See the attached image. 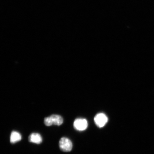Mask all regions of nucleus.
Segmentation results:
<instances>
[{"label":"nucleus","mask_w":154,"mask_h":154,"mask_svg":"<svg viewBox=\"0 0 154 154\" xmlns=\"http://www.w3.org/2000/svg\"><path fill=\"white\" fill-rule=\"evenodd\" d=\"M74 126L77 130L84 131L88 128V122L85 119H77L74 121Z\"/></svg>","instance_id":"obj_4"},{"label":"nucleus","mask_w":154,"mask_h":154,"mask_svg":"<svg viewBox=\"0 0 154 154\" xmlns=\"http://www.w3.org/2000/svg\"><path fill=\"white\" fill-rule=\"evenodd\" d=\"M108 119L106 116L103 113L96 115L94 118V121L96 125L100 128H103L106 124Z\"/></svg>","instance_id":"obj_3"},{"label":"nucleus","mask_w":154,"mask_h":154,"mask_svg":"<svg viewBox=\"0 0 154 154\" xmlns=\"http://www.w3.org/2000/svg\"><path fill=\"white\" fill-rule=\"evenodd\" d=\"M44 124L46 126H50L54 125L60 126L63 122V119L60 116L53 115L44 119Z\"/></svg>","instance_id":"obj_1"},{"label":"nucleus","mask_w":154,"mask_h":154,"mask_svg":"<svg viewBox=\"0 0 154 154\" xmlns=\"http://www.w3.org/2000/svg\"><path fill=\"white\" fill-rule=\"evenodd\" d=\"M60 148L61 151L64 152H70L72 150V141L66 137H63L59 142Z\"/></svg>","instance_id":"obj_2"},{"label":"nucleus","mask_w":154,"mask_h":154,"mask_svg":"<svg viewBox=\"0 0 154 154\" xmlns=\"http://www.w3.org/2000/svg\"><path fill=\"white\" fill-rule=\"evenodd\" d=\"M28 140L29 141L32 143L39 144L42 143L43 139L39 134L33 133L29 136Z\"/></svg>","instance_id":"obj_5"},{"label":"nucleus","mask_w":154,"mask_h":154,"mask_svg":"<svg viewBox=\"0 0 154 154\" xmlns=\"http://www.w3.org/2000/svg\"><path fill=\"white\" fill-rule=\"evenodd\" d=\"M22 136L19 133L13 131L11 135L10 142L11 143H14L21 140Z\"/></svg>","instance_id":"obj_6"}]
</instances>
